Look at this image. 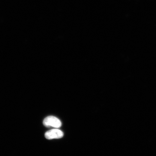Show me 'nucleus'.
Instances as JSON below:
<instances>
[{
    "mask_svg": "<svg viewBox=\"0 0 156 156\" xmlns=\"http://www.w3.org/2000/svg\"><path fill=\"white\" fill-rule=\"evenodd\" d=\"M43 124L45 126L48 127H52L58 128L62 126V122L59 119L54 116L46 117L44 120Z\"/></svg>",
    "mask_w": 156,
    "mask_h": 156,
    "instance_id": "f257e3e1",
    "label": "nucleus"
},
{
    "mask_svg": "<svg viewBox=\"0 0 156 156\" xmlns=\"http://www.w3.org/2000/svg\"><path fill=\"white\" fill-rule=\"evenodd\" d=\"M63 132L57 129L49 130L45 134V137L48 140L58 139L63 137Z\"/></svg>",
    "mask_w": 156,
    "mask_h": 156,
    "instance_id": "f03ea898",
    "label": "nucleus"
}]
</instances>
